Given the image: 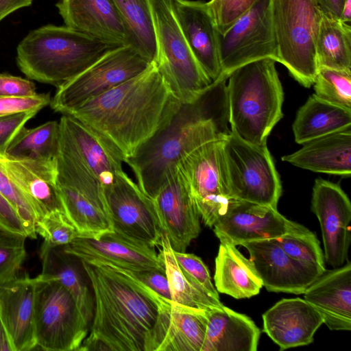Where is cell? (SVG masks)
Wrapping results in <instances>:
<instances>
[{"mask_svg": "<svg viewBox=\"0 0 351 351\" xmlns=\"http://www.w3.org/2000/svg\"><path fill=\"white\" fill-rule=\"evenodd\" d=\"M181 104L152 62L141 73L65 115L99 132L125 160L169 121Z\"/></svg>", "mask_w": 351, "mask_h": 351, "instance_id": "obj_1", "label": "cell"}, {"mask_svg": "<svg viewBox=\"0 0 351 351\" xmlns=\"http://www.w3.org/2000/svg\"><path fill=\"white\" fill-rule=\"evenodd\" d=\"M228 78L221 75L199 100L181 104L169 121L125 160L138 186L151 199L189 154L231 132Z\"/></svg>", "mask_w": 351, "mask_h": 351, "instance_id": "obj_2", "label": "cell"}, {"mask_svg": "<svg viewBox=\"0 0 351 351\" xmlns=\"http://www.w3.org/2000/svg\"><path fill=\"white\" fill-rule=\"evenodd\" d=\"M80 261L95 302L89 332L80 351H145L160 295L128 269Z\"/></svg>", "mask_w": 351, "mask_h": 351, "instance_id": "obj_3", "label": "cell"}, {"mask_svg": "<svg viewBox=\"0 0 351 351\" xmlns=\"http://www.w3.org/2000/svg\"><path fill=\"white\" fill-rule=\"evenodd\" d=\"M275 63L271 58L250 62L234 69L227 80L230 130L258 145H267L283 117L284 92Z\"/></svg>", "mask_w": 351, "mask_h": 351, "instance_id": "obj_4", "label": "cell"}, {"mask_svg": "<svg viewBox=\"0 0 351 351\" xmlns=\"http://www.w3.org/2000/svg\"><path fill=\"white\" fill-rule=\"evenodd\" d=\"M114 47L66 25H47L19 43L16 62L28 78L58 87Z\"/></svg>", "mask_w": 351, "mask_h": 351, "instance_id": "obj_5", "label": "cell"}, {"mask_svg": "<svg viewBox=\"0 0 351 351\" xmlns=\"http://www.w3.org/2000/svg\"><path fill=\"white\" fill-rule=\"evenodd\" d=\"M156 52L153 61L182 104L199 100L213 83L199 64L182 32L173 0H147Z\"/></svg>", "mask_w": 351, "mask_h": 351, "instance_id": "obj_6", "label": "cell"}, {"mask_svg": "<svg viewBox=\"0 0 351 351\" xmlns=\"http://www.w3.org/2000/svg\"><path fill=\"white\" fill-rule=\"evenodd\" d=\"M278 62L311 87L318 69L315 45L322 11L316 0H271Z\"/></svg>", "mask_w": 351, "mask_h": 351, "instance_id": "obj_7", "label": "cell"}, {"mask_svg": "<svg viewBox=\"0 0 351 351\" xmlns=\"http://www.w3.org/2000/svg\"><path fill=\"white\" fill-rule=\"evenodd\" d=\"M222 153L230 198L277 208L282 184L267 145L249 143L230 132L222 139Z\"/></svg>", "mask_w": 351, "mask_h": 351, "instance_id": "obj_8", "label": "cell"}, {"mask_svg": "<svg viewBox=\"0 0 351 351\" xmlns=\"http://www.w3.org/2000/svg\"><path fill=\"white\" fill-rule=\"evenodd\" d=\"M152 61L131 45L114 47L75 77L57 87L50 106L66 114L86 101L132 79Z\"/></svg>", "mask_w": 351, "mask_h": 351, "instance_id": "obj_9", "label": "cell"}, {"mask_svg": "<svg viewBox=\"0 0 351 351\" xmlns=\"http://www.w3.org/2000/svg\"><path fill=\"white\" fill-rule=\"evenodd\" d=\"M36 281V347L47 351H80L90 326L71 294L58 282Z\"/></svg>", "mask_w": 351, "mask_h": 351, "instance_id": "obj_10", "label": "cell"}, {"mask_svg": "<svg viewBox=\"0 0 351 351\" xmlns=\"http://www.w3.org/2000/svg\"><path fill=\"white\" fill-rule=\"evenodd\" d=\"M221 75L229 76L250 62L271 58L278 62L271 0H255L222 34H219Z\"/></svg>", "mask_w": 351, "mask_h": 351, "instance_id": "obj_11", "label": "cell"}, {"mask_svg": "<svg viewBox=\"0 0 351 351\" xmlns=\"http://www.w3.org/2000/svg\"><path fill=\"white\" fill-rule=\"evenodd\" d=\"M104 193L113 231L141 245L160 246L165 232L154 202L124 171Z\"/></svg>", "mask_w": 351, "mask_h": 351, "instance_id": "obj_12", "label": "cell"}, {"mask_svg": "<svg viewBox=\"0 0 351 351\" xmlns=\"http://www.w3.org/2000/svg\"><path fill=\"white\" fill-rule=\"evenodd\" d=\"M223 138L201 145L178 166L200 218L210 228L231 199L225 175Z\"/></svg>", "mask_w": 351, "mask_h": 351, "instance_id": "obj_13", "label": "cell"}, {"mask_svg": "<svg viewBox=\"0 0 351 351\" xmlns=\"http://www.w3.org/2000/svg\"><path fill=\"white\" fill-rule=\"evenodd\" d=\"M213 228L220 242L234 245L309 230L284 217L277 208L234 199Z\"/></svg>", "mask_w": 351, "mask_h": 351, "instance_id": "obj_14", "label": "cell"}, {"mask_svg": "<svg viewBox=\"0 0 351 351\" xmlns=\"http://www.w3.org/2000/svg\"><path fill=\"white\" fill-rule=\"evenodd\" d=\"M63 250L88 263L112 265L131 271L165 272L162 256L155 247L135 243L113 230L97 237H77Z\"/></svg>", "mask_w": 351, "mask_h": 351, "instance_id": "obj_15", "label": "cell"}, {"mask_svg": "<svg viewBox=\"0 0 351 351\" xmlns=\"http://www.w3.org/2000/svg\"><path fill=\"white\" fill-rule=\"evenodd\" d=\"M311 210L322 229L324 259L334 268L348 261L350 244L351 203L342 189L331 182L315 180Z\"/></svg>", "mask_w": 351, "mask_h": 351, "instance_id": "obj_16", "label": "cell"}, {"mask_svg": "<svg viewBox=\"0 0 351 351\" xmlns=\"http://www.w3.org/2000/svg\"><path fill=\"white\" fill-rule=\"evenodd\" d=\"M206 311L160 295L158 315L145 343V351H202Z\"/></svg>", "mask_w": 351, "mask_h": 351, "instance_id": "obj_17", "label": "cell"}, {"mask_svg": "<svg viewBox=\"0 0 351 351\" xmlns=\"http://www.w3.org/2000/svg\"><path fill=\"white\" fill-rule=\"evenodd\" d=\"M152 199L174 251L184 252L200 232V217L178 169Z\"/></svg>", "mask_w": 351, "mask_h": 351, "instance_id": "obj_18", "label": "cell"}, {"mask_svg": "<svg viewBox=\"0 0 351 351\" xmlns=\"http://www.w3.org/2000/svg\"><path fill=\"white\" fill-rule=\"evenodd\" d=\"M60 139L65 143L96 177L103 189L123 171L125 158L105 136L76 118L63 114Z\"/></svg>", "mask_w": 351, "mask_h": 351, "instance_id": "obj_19", "label": "cell"}, {"mask_svg": "<svg viewBox=\"0 0 351 351\" xmlns=\"http://www.w3.org/2000/svg\"><path fill=\"white\" fill-rule=\"evenodd\" d=\"M250 259L269 291L304 293L319 276L290 257L280 245L278 239L243 243Z\"/></svg>", "mask_w": 351, "mask_h": 351, "instance_id": "obj_20", "label": "cell"}, {"mask_svg": "<svg viewBox=\"0 0 351 351\" xmlns=\"http://www.w3.org/2000/svg\"><path fill=\"white\" fill-rule=\"evenodd\" d=\"M56 7L66 26L113 47L131 45L113 0H60Z\"/></svg>", "mask_w": 351, "mask_h": 351, "instance_id": "obj_21", "label": "cell"}, {"mask_svg": "<svg viewBox=\"0 0 351 351\" xmlns=\"http://www.w3.org/2000/svg\"><path fill=\"white\" fill-rule=\"evenodd\" d=\"M180 25L202 70L213 82L221 75L219 32L207 2L173 0Z\"/></svg>", "mask_w": 351, "mask_h": 351, "instance_id": "obj_22", "label": "cell"}, {"mask_svg": "<svg viewBox=\"0 0 351 351\" xmlns=\"http://www.w3.org/2000/svg\"><path fill=\"white\" fill-rule=\"evenodd\" d=\"M263 332L280 350L311 343L324 324L321 315L304 299L284 298L263 315Z\"/></svg>", "mask_w": 351, "mask_h": 351, "instance_id": "obj_23", "label": "cell"}, {"mask_svg": "<svg viewBox=\"0 0 351 351\" xmlns=\"http://www.w3.org/2000/svg\"><path fill=\"white\" fill-rule=\"evenodd\" d=\"M36 281L27 274L0 286V315L15 351L36 348L35 293Z\"/></svg>", "mask_w": 351, "mask_h": 351, "instance_id": "obj_24", "label": "cell"}, {"mask_svg": "<svg viewBox=\"0 0 351 351\" xmlns=\"http://www.w3.org/2000/svg\"><path fill=\"white\" fill-rule=\"evenodd\" d=\"M304 300L331 330L351 329V263L325 271L304 292Z\"/></svg>", "mask_w": 351, "mask_h": 351, "instance_id": "obj_25", "label": "cell"}, {"mask_svg": "<svg viewBox=\"0 0 351 351\" xmlns=\"http://www.w3.org/2000/svg\"><path fill=\"white\" fill-rule=\"evenodd\" d=\"M0 162L32 203L40 219L50 213H64L57 182V162L16 160L2 154Z\"/></svg>", "mask_w": 351, "mask_h": 351, "instance_id": "obj_26", "label": "cell"}, {"mask_svg": "<svg viewBox=\"0 0 351 351\" xmlns=\"http://www.w3.org/2000/svg\"><path fill=\"white\" fill-rule=\"evenodd\" d=\"M42 269L35 278L38 281H56L71 294L79 311L90 326L95 302L90 285L77 258L66 254L63 246L51 245L43 241L39 250Z\"/></svg>", "mask_w": 351, "mask_h": 351, "instance_id": "obj_27", "label": "cell"}, {"mask_svg": "<svg viewBox=\"0 0 351 351\" xmlns=\"http://www.w3.org/2000/svg\"><path fill=\"white\" fill-rule=\"evenodd\" d=\"M298 151L282 160L313 172L350 177L351 128L302 144Z\"/></svg>", "mask_w": 351, "mask_h": 351, "instance_id": "obj_28", "label": "cell"}, {"mask_svg": "<svg viewBox=\"0 0 351 351\" xmlns=\"http://www.w3.org/2000/svg\"><path fill=\"white\" fill-rule=\"evenodd\" d=\"M202 351H256L261 330L248 316L224 306L206 311Z\"/></svg>", "mask_w": 351, "mask_h": 351, "instance_id": "obj_29", "label": "cell"}, {"mask_svg": "<svg viewBox=\"0 0 351 351\" xmlns=\"http://www.w3.org/2000/svg\"><path fill=\"white\" fill-rule=\"evenodd\" d=\"M214 281L218 293L236 299L253 297L263 286L252 261L245 257L236 245L226 242H220Z\"/></svg>", "mask_w": 351, "mask_h": 351, "instance_id": "obj_30", "label": "cell"}, {"mask_svg": "<svg viewBox=\"0 0 351 351\" xmlns=\"http://www.w3.org/2000/svg\"><path fill=\"white\" fill-rule=\"evenodd\" d=\"M348 128H351V110L325 101L315 94L299 108L292 125L298 144Z\"/></svg>", "mask_w": 351, "mask_h": 351, "instance_id": "obj_31", "label": "cell"}, {"mask_svg": "<svg viewBox=\"0 0 351 351\" xmlns=\"http://www.w3.org/2000/svg\"><path fill=\"white\" fill-rule=\"evenodd\" d=\"M59 144V122L50 121L34 128L23 127L10 143L5 156L16 160L56 163Z\"/></svg>", "mask_w": 351, "mask_h": 351, "instance_id": "obj_32", "label": "cell"}, {"mask_svg": "<svg viewBox=\"0 0 351 351\" xmlns=\"http://www.w3.org/2000/svg\"><path fill=\"white\" fill-rule=\"evenodd\" d=\"M317 67L351 70V26L322 12L315 45Z\"/></svg>", "mask_w": 351, "mask_h": 351, "instance_id": "obj_33", "label": "cell"}, {"mask_svg": "<svg viewBox=\"0 0 351 351\" xmlns=\"http://www.w3.org/2000/svg\"><path fill=\"white\" fill-rule=\"evenodd\" d=\"M160 255L164 261L171 300L189 307L204 311L223 308L220 300L209 295L196 282L182 269L175 257L167 235L161 241Z\"/></svg>", "mask_w": 351, "mask_h": 351, "instance_id": "obj_34", "label": "cell"}, {"mask_svg": "<svg viewBox=\"0 0 351 351\" xmlns=\"http://www.w3.org/2000/svg\"><path fill=\"white\" fill-rule=\"evenodd\" d=\"M128 32L131 45L154 60L156 40L147 0H113Z\"/></svg>", "mask_w": 351, "mask_h": 351, "instance_id": "obj_35", "label": "cell"}, {"mask_svg": "<svg viewBox=\"0 0 351 351\" xmlns=\"http://www.w3.org/2000/svg\"><path fill=\"white\" fill-rule=\"evenodd\" d=\"M278 241L290 257L307 269L319 276L325 272L324 256L315 233L308 230L306 232L289 234L278 239Z\"/></svg>", "mask_w": 351, "mask_h": 351, "instance_id": "obj_36", "label": "cell"}, {"mask_svg": "<svg viewBox=\"0 0 351 351\" xmlns=\"http://www.w3.org/2000/svg\"><path fill=\"white\" fill-rule=\"evenodd\" d=\"M313 85L319 98L351 110V70L319 67Z\"/></svg>", "mask_w": 351, "mask_h": 351, "instance_id": "obj_37", "label": "cell"}, {"mask_svg": "<svg viewBox=\"0 0 351 351\" xmlns=\"http://www.w3.org/2000/svg\"><path fill=\"white\" fill-rule=\"evenodd\" d=\"M27 237L0 230V286L18 276L27 252Z\"/></svg>", "mask_w": 351, "mask_h": 351, "instance_id": "obj_38", "label": "cell"}, {"mask_svg": "<svg viewBox=\"0 0 351 351\" xmlns=\"http://www.w3.org/2000/svg\"><path fill=\"white\" fill-rule=\"evenodd\" d=\"M35 229L43 241L54 246L68 245L79 236L77 229L61 211L43 215L36 222Z\"/></svg>", "mask_w": 351, "mask_h": 351, "instance_id": "obj_39", "label": "cell"}, {"mask_svg": "<svg viewBox=\"0 0 351 351\" xmlns=\"http://www.w3.org/2000/svg\"><path fill=\"white\" fill-rule=\"evenodd\" d=\"M0 193L11 202L24 220L35 228V223L40 219L37 211L22 191L9 176L1 162Z\"/></svg>", "mask_w": 351, "mask_h": 351, "instance_id": "obj_40", "label": "cell"}, {"mask_svg": "<svg viewBox=\"0 0 351 351\" xmlns=\"http://www.w3.org/2000/svg\"><path fill=\"white\" fill-rule=\"evenodd\" d=\"M178 265L209 295L220 300L219 295L212 282L209 270L202 258L194 254L173 250Z\"/></svg>", "mask_w": 351, "mask_h": 351, "instance_id": "obj_41", "label": "cell"}, {"mask_svg": "<svg viewBox=\"0 0 351 351\" xmlns=\"http://www.w3.org/2000/svg\"><path fill=\"white\" fill-rule=\"evenodd\" d=\"M255 0H210L208 3L217 30L223 34Z\"/></svg>", "mask_w": 351, "mask_h": 351, "instance_id": "obj_42", "label": "cell"}, {"mask_svg": "<svg viewBox=\"0 0 351 351\" xmlns=\"http://www.w3.org/2000/svg\"><path fill=\"white\" fill-rule=\"evenodd\" d=\"M0 230L36 239L34 228L27 223L11 202L0 193Z\"/></svg>", "mask_w": 351, "mask_h": 351, "instance_id": "obj_43", "label": "cell"}, {"mask_svg": "<svg viewBox=\"0 0 351 351\" xmlns=\"http://www.w3.org/2000/svg\"><path fill=\"white\" fill-rule=\"evenodd\" d=\"M51 97L49 93L36 94L26 97H1L0 117L21 112L36 111L50 104Z\"/></svg>", "mask_w": 351, "mask_h": 351, "instance_id": "obj_44", "label": "cell"}, {"mask_svg": "<svg viewBox=\"0 0 351 351\" xmlns=\"http://www.w3.org/2000/svg\"><path fill=\"white\" fill-rule=\"evenodd\" d=\"M36 113V111L21 112L0 117V154L5 155L16 134Z\"/></svg>", "mask_w": 351, "mask_h": 351, "instance_id": "obj_45", "label": "cell"}, {"mask_svg": "<svg viewBox=\"0 0 351 351\" xmlns=\"http://www.w3.org/2000/svg\"><path fill=\"white\" fill-rule=\"evenodd\" d=\"M36 94L35 84L31 80L0 73L1 97H26Z\"/></svg>", "mask_w": 351, "mask_h": 351, "instance_id": "obj_46", "label": "cell"}, {"mask_svg": "<svg viewBox=\"0 0 351 351\" xmlns=\"http://www.w3.org/2000/svg\"><path fill=\"white\" fill-rule=\"evenodd\" d=\"M132 272L139 280L159 295L167 300H171L165 272L158 270H145Z\"/></svg>", "mask_w": 351, "mask_h": 351, "instance_id": "obj_47", "label": "cell"}, {"mask_svg": "<svg viewBox=\"0 0 351 351\" xmlns=\"http://www.w3.org/2000/svg\"><path fill=\"white\" fill-rule=\"evenodd\" d=\"M33 0H0V21L13 12L29 6Z\"/></svg>", "mask_w": 351, "mask_h": 351, "instance_id": "obj_48", "label": "cell"}, {"mask_svg": "<svg viewBox=\"0 0 351 351\" xmlns=\"http://www.w3.org/2000/svg\"><path fill=\"white\" fill-rule=\"evenodd\" d=\"M323 13L339 19L346 0H316Z\"/></svg>", "mask_w": 351, "mask_h": 351, "instance_id": "obj_49", "label": "cell"}, {"mask_svg": "<svg viewBox=\"0 0 351 351\" xmlns=\"http://www.w3.org/2000/svg\"><path fill=\"white\" fill-rule=\"evenodd\" d=\"M0 351H15L14 345L0 315Z\"/></svg>", "mask_w": 351, "mask_h": 351, "instance_id": "obj_50", "label": "cell"}, {"mask_svg": "<svg viewBox=\"0 0 351 351\" xmlns=\"http://www.w3.org/2000/svg\"><path fill=\"white\" fill-rule=\"evenodd\" d=\"M340 19L350 23L351 21V0H346L341 9Z\"/></svg>", "mask_w": 351, "mask_h": 351, "instance_id": "obj_51", "label": "cell"}]
</instances>
